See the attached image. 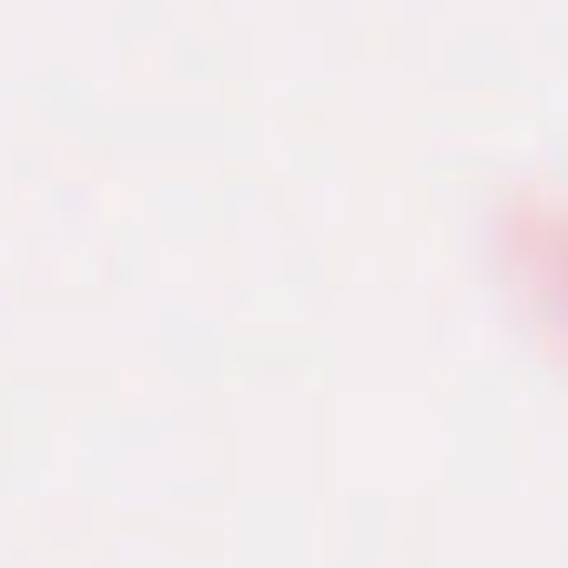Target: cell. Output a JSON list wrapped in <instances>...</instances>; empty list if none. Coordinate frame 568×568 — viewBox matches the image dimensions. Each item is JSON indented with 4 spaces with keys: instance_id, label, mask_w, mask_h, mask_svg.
<instances>
[]
</instances>
